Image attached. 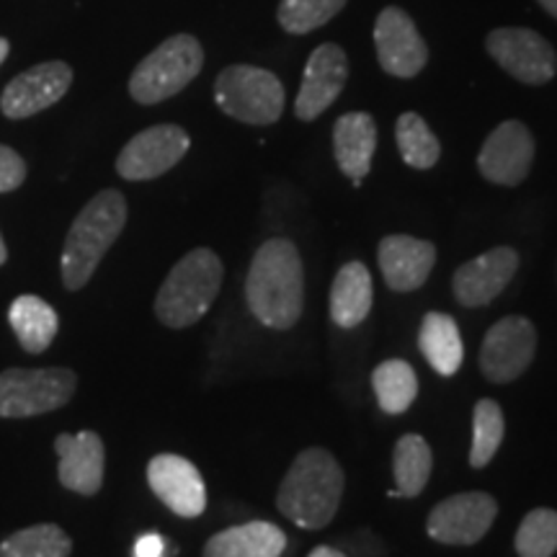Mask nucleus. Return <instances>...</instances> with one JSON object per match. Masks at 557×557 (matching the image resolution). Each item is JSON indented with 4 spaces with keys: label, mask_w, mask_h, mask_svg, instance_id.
Listing matches in <instances>:
<instances>
[{
    "label": "nucleus",
    "mask_w": 557,
    "mask_h": 557,
    "mask_svg": "<svg viewBox=\"0 0 557 557\" xmlns=\"http://www.w3.org/2000/svg\"><path fill=\"white\" fill-rule=\"evenodd\" d=\"M246 302L267 329H295L305 310V269L295 243L287 238L261 243L246 276Z\"/></svg>",
    "instance_id": "obj_1"
},
{
    "label": "nucleus",
    "mask_w": 557,
    "mask_h": 557,
    "mask_svg": "<svg viewBox=\"0 0 557 557\" xmlns=\"http://www.w3.org/2000/svg\"><path fill=\"white\" fill-rule=\"evenodd\" d=\"M344 470L323 447L299 451L276 493V508L302 529H323L336 519L344 496Z\"/></svg>",
    "instance_id": "obj_2"
},
{
    "label": "nucleus",
    "mask_w": 557,
    "mask_h": 557,
    "mask_svg": "<svg viewBox=\"0 0 557 557\" xmlns=\"http://www.w3.org/2000/svg\"><path fill=\"white\" fill-rule=\"evenodd\" d=\"M127 225V199L122 191H99L70 225L62 248V284L70 292H78L90 282L107 250L114 246Z\"/></svg>",
    "instance_id": "obj_3"
},
{
    "label": "nucleus",
    "mask_w": 557,
    "mask_h": 557,
    "mask_svg": "<svg viewBox=\"0 0 557 557\" xmlns=\"http://www.w3.org/2000/svg\"><path fill=\"white\" fill-rule=\"evenodd\" d=\"M220 256L209 248H194L181 259L156 297V315L169 329H189L207 315L222 289Z\"/></svg>",
    "instance_id": "obj_4"
},
{
    "label": "nucleus",
    "mask_w": 557,
    "mask_h": 557,
    "mask_svg": "<svg viewBox=\"0 0 557 557\" xmlns=\"http://www.w3.org/2000/svg\"><path fill=\"white\" fill-rule=\"evenodd\" d=\"M205 67V50L191 34H176L152 50L129 78V96L143 107H152L176 96Z\"/></svg>",
    "instance_id": "obj_5"
},
{
    "label": "nucleus",
    "mask_w": 557,
    "mask_h": 557,
    "mask_svg": "<svg viewBox=\"0 0 557 557\" xmlns=\"http://www.w3.org/2000/svg\"><path fill=\"white\" fill-rule=\"evenodd\" d=\"M214 101L227 116L253 127H267L282 120L284 94L282 81L271 70L256 65H230L214 81Z\"/></svg>",
    "instance_id": "obj_6"
},
{
    "label": "nucleus",
    "mask_w": 557,
    "mask_h": 557,
    "mask_svg": "<svg viewBox=\"0 0 557 557\" xmlns=\"http://www.w3.org/2000/svg\"><path fill=\"white\" fill-rule=\"evenodd\" d=\"M78 377L70 369H5L0 372V418H32L67 406Z\"/></svg>",
    "instance_id": "obj_7"
},
{
    "label": "nucleus",
    "mask_w": 557,
    "mask_h": 557,
    "mask_svg": "<svg viewBox=\"0 0 557 557\" xmlns=\"http://www.w3.org/2000/svg\"><path fill=\"white\" fill-rule=\"evenodd\" d=\"M537 354V329L524 315L500 318L480 346V372L493 385H506L527 372Z\"/></svg>",
    "instance_id": "obj_8"
},
{
    "label": "nucleus",
    "mask_w": 557,
    "mask_h": 557,
    "mask_svg": "<svg viewBox=\"0 0 557 557\" xmlns=\"http://www.w3.org/2000/svg\"><path fill=\"white\" fill-rule=\"evenodd\" d=\"M485 50L511 78L527 86H545L557 73V52L542 34L524 26H504L487 34Z\"/></svg>",
    "instance_id": "obj_9"
},
{
    "label": "nucleus",
    "mask_w": 557,
    "mask_h": 557,
    "mask_svg": "<svg viewBox=\"0 0 557 557\" xmlns=\"http://www.w3.org/2000/svg\"><path fill=\"white\" fill-rule=\"evenodd\" d=\"M498 517V500L491 493H457L431 508L426 519V532L431 540L442 545L468 547L475 545L487 534Z\"/></svg>",
    "instance_id": "obj_10"
},
{
    "label": "nucleus",
    "mask_w": 557,
    "mask_h": 557,
    "mask_svg": "<svg viewBox=\"0 0 557 557\" xmlns=\"http://www.w3.org/2000/svg\"><path fill=\"white\" fill-rule=\"evenodd\" d=\"M191 148V139L178 124H156L124 145L116 158V173L127 181H150L169 173Z\"/></svg>",
    "instance_id": "obj_11"
},
{
    "label": "nucleus",
    "mask_w": 557,
    "mask_h": 557,
    "mask_svg": "<svg viewBox=\"0 0 557 557\" xmlns=\"http://www.w3.org/2000/svg\"><path fill=\"white\" fill-rule=\"evenodd\" d=\"M374 47L380 67L395 78H416L429 62V47L413 18L398 5H387L374 21Z\"/></svg>",
    "instance_id": "obj_12"
},
{
    "label": "nucleus",
    "mask_w": 557,
    "mask_h": 557,
    "mask_svg": "<svg viewBox=\"0 0 557 557\" xmlns=\"http://www.w3.org/2000/svg\"><path fill=\"white\" fill-rule=\"evenodd\" d=\"M70 86H73V67L67 62H39L5 86L3 96H0V111L9 120H26V116L54 107L67 94Z\"/></svg>",
    "instance_id": "obj_13"
},
{
    "label": "nucleus",
    "mask_w": 557,
    "mask_h": 557,
    "mask_svg": "<svg viewBox=\"0 0 557 557\" xmlns=\"http://www.w3.org/2000/svg\"><path fill=\"white\" fill-rule=\"evenodd\" d=\"M534 163V137L527 124L508 120L485 139L478 156L480 176L498 186H519Z\"/></svg>",
    "instance_id": "obj_14"
},
{
    "label": "nucleus",
    "mask_w": 557,
    "mask_h": 557,
    "mask_svg": "<svg viewBox=\"0 0 557 557\" xmlns=\"http://www.w3.org/2000/svg\"><path fill=\"white\" fill-rule=\"evenodd\" d=\"M348 81V58L338 45L315 47L305 65L302 86L295 99V116L302 122H315L323 111H329L341 96Z\"/></svg>",
    "instance_id": "obj_15"
},
{
    "label": "nucleus",
    "mask_w": 557,
    "mask_h": 557,
    "mask_svg": "<svg viewBox=\"0 0 557 557\" xmlns=\"http://www.w3.org/2000/svg\"><path fill=\"white\" fill-rule=\"evenodd\" d=\"M150 491L181 519H197L207 508L205 478L191 459L158 455L148 465Z\"/></svg>",
    "instance_id": "obj_16"
},
{
    "label": "nucleus",
    "mask_w": 557,
    "mask_h": 557,
    "mask_svg": "<svg viewBox=\"0 0 557 557\" xmlns=\"http://www.w3.org/2000/svg\"><path fill=\"white\" fill-rule=\"evenodd\" d=\"M519 271V253L508 246H498L478 259L462 263L451 276V292L462 308H485L511 284Z\"/></svg>",
    "instance_id": "obj_17"
},
{
    "label": "nucleus",
    "mask_w": 557,
    "mask_h": 557,
    "mask_svg": "<svg viewBox=\"0 0 557 557\" xmlns=\"http://www.w3.org/2000/svg\"><path fill=\"white\" fill-rule=\"evenodd\" d=\"M58 451V475L67 491L81 496H96L103 485V470H107V449L96 431H81V434H60L54 438Z\"/></svg>",
    "instance_id": "obj_18"
},
{
    "label": "nucleus",
    "mask_w": 557,
    "mask_h": 557,
    "mask_svg": "<svg viewBox=\"0 0 557 557\" xmlns=\"http://www.w3.org/2000/svg\"><path fill=\"white\" fill-rule=\"evenodd\" d=\"M385 284L398 295L421 289L436 263V246L413 235H387L377 248Z\"/></svg>",
    "instance_id": "obj_19"
},
{
    "label": "nucleus",
    "mask_w": 557,
    "mask_h": 557,
    "mask_svg": "<svg viewBox=\"0 0 557 557\" xmlns=\"http://www.w3.org/2000/svg\"><path fill=\"white\" fill-rule=\"evenodd\" d=\"M377 150V122L367 111H348L333 124V156L344 176L361 184L372 171V158Z\"/></svg>",
    "instance_id": "obj_20"
},
{
    "label": "nucleus",
    "mask_w": 557,
    "mask_h": 557,
    "mask_svg": "<svg viewBox=\"0 0 557 557\" xmlns=\"http://www.w3.org/2000/svg\"><path fill=\"white\" fill-rule=\"evenodd\" d=\"M287 534L271 521H246L222 529L205 545V557H282Z\"/></svg>",
    "instance_id": "obj_21"
},
{
    "label": "nucleus",
    "mask_w": 557,
    "mask_h": 557,
    "mask_svg": "<svg viewBox=\"0 0 557 557\" xmlns=\"http://www.w3.org/2000/svg\"><path fill=\"white\" fill-rule=\"evenodd\" d=\"M374 289L372 274L361 261H348L333 278L331 287V320L338 329L351 331L372 312Z\"/></svg>",
    "instance_id": "obj_22"
},
{
    "label": "nucleus",
    "mask_w": 557,
    "mask_h": 557,
    "mask_svg": "<svg viewBox=\"0 0 557 557\" xmlns=\"http://www.w3.org/2000/svg\"><path fill=\"white\" fill-rule=\"evenodd\" d=\"M418 348L426 357L429 367L442 377H455L465 361L462 333L457 320L447 312H426L418 329Z\"/></svg>",
    "instance_id": "obj_23"
},
{
    "label": "nucleus",
    "mask_w": 557,
    "mask_h": 557,
    "mask_svg": "<svg viewBox=\"0 0 557 557\" xmlns=\"http://www.w3.org/2000/svg\"><path fill=\"white\" fill-rule=\"evenodd\" d=\"M431 470H434V451H431L426 438L418 434L400 436L393 449L395 487L387 493V496L418 498L429 483Z\"/></svg>",
    "instance_id": "obj_24"
},
{
    "label": "nucleus",
    "mask_w": 557,
    "mask_h": 557,
    "mask_svg": "<svg viewBox=\"0 0 557 557\" xmlns=\"http://www.w3.org/2000/svg\"><path fill=\"white\" fill-rule=\"evenodd\" d=\"M9 320L18 344L29 354H41L45 348H50L60 329L58 312L52 310V305L34 295H21L13 299Z\"/></svg>",
    "instance_id": "obj_25"
},
{
    "label": "nucleus",
    "mask_w": 557,
    "mask_h": 557,
    "mask_svg": "<svg viewBox=\"0 0 557 557\" xmlns=\"http://www.w3.org/2000/svg\"><path fill=\"white\" fill-rule=\"evenodd\" d=\"M372 387L377 395L382 413L400 416L413 406L418 398V374L403 359H387L374 367Z\"/></svg>",
    "instance_id": "obj_26"
},
{
    "label": "nucleus",
    "mask_w": 557,
    "mask_h": 557,
    "mask_svg": "<svg viewBox=\"0 0 557 557\" xmlns=\"http://www.w3.org/2000/svg\"><path fill=\"white\" fill-rule=\"evenodd\" d=\"M395 139H398V150L406 165L416 171H429L434 169L442 158V143L431 132V127L416 111H406L398 116L395 124Z\"/></svg>",
    "instance_id": "obj_27"
},
{
    "label": "nucleus",
    "mask_w": 557,
    "mask_h": 557,
    "mask_svg": "<svg viewBox=\"0 0 557 557\" xmlns=\"http://www.w3.org/2000/svg\"><path fill=\"white\" fill-rule=\"evenodd\" d=\"M506 421L504 410L496 400L483 398L475 403L472 410V449H470V465L475 470H483L496 457V451L504 444Z\"/></svg>",
    "instance_id": "obj_28"
},
{
    "label": "nucleus",
    "mask_w": 557,
    "mask_h": 557,
    "mask_svg": "<svg viewBox=\"0 0 557 557\" xmlns=\"http://www.w3.org/2000/svg\"><path fill=\"white\" fill-rule=\"evenodd\" d=\"M73 540L58 524H37L0 542V557H70Z\"/></svg>",
    "instance_id": "obj_29"
},
{
    "label": "nucleus",
    "mask_w": 557,
    "mask_h": 557,
    "mask_svg": "<svg viewBox=\"0 0 557 557\" xmlns=\"http://www.w3.org/2000/svg\"><path fill=\"white\" fill-rule=\"evenodd\" d=\"M346 0H282L276 18L287 34H310L344 11Z\"/></svg>",
    "instance_id": "obj_30"
},
{
    "label": "nucleus",
    "mask_w": 557,
    "mask_h": 557,
    "mask_svg": "<svg viewBox=\"0 0 557 557\" xmlns=\"http://www.w3.org/2000/svg\"><path fill=\"white\" fill-rule=\"evenodd\" d=\"M519 557H553L557 553V511L534 508L521 521L517 532Z\"/></svg>",
    "instance_id": "obj_31"
},
{
    "label": "nucleus",
    "mask_w": 557,
    "mask_h": 557,
    "mask_svg": "<svg viewBox=\"0 0 557 557\" xmlns=\"http://www.w3.org/2000/svg\"><path fill=\"white\" fill-rule=\"evenodd\" d=\"M26 178V163L9 145H0V194L18 189Z\"/></svg>",
    "instance_id": "obj_32"
},
{
    "label": "nucleus",
    "mask_w": 557,
    "mask_h": 557,
    "mask_svg": "<svg viewBox=\"0 0 557 557\" xmlns=\"http://www.w3.org/2000/svg\"><path fill=\"white\" fill-rule=\"evenodd\" d=\"M165 540L160 534H143L135 545V557H163Z\"/></svg>",
    "instance_id": "obj_33"
},
{
    "label": "nucleus",
    "mask_w": 557,
    "mask_h": 557,
    "mask_svg": "<svg viewBox=\"0 0 557 557\" xmlns=\"http://www.w3.org/2000/svg\"><path fill=\"white\" fill-rule=\"evenodd\" d=\"M308 557H348L346 553H341L338 547H329V545H320L312 549V553Z\"/></svg>",
    "instance_id": "obj_34"
},
{
    "label": "nucleus",
    "mask_w": 557,
    "mask_h": 557,
    "mask_svg": "<svg viewBox=\"0 0 557 557\" xmlns=\"http://www.w3.org/2000/svg\"><path fill=\"white\" fill-rule=\"evenodd\" d=\"M537 3L549 13V16L557 18V0H537Z\"/></svg>",
    "instance_id": "obj_35"
},
{
    "label": "nucleus",
    "mask_w": 557,
    "mask_h": 557,
    "mask_svg": "<svg viewBox=\"0 0 557 557\" xmlns=\"http://www.w3.org/2000/svg\"><path fill=\"white\" fill-rule=\"evenodd\" d=\"M9 52H11V45H9V39H3V37H0V65H3L5 58H9Z\"/></svg>",
    "instance_id": "obj_36"
},
{
    "label": "nucleus",
    "mask_w": 557,
    "mask_h": 557,
    "mask_svg": "<svg viewBox=\"0 0 557 557\" xmlns=\"http://www.w3.org/2000/svg\"><path fill=\"white\" fill-rule=\"evenodd\" d=\"M5 259H9V250H5V243H3V235H0V267H3Z\"/></svg>",
    "instance_id": "obj_37"
}]
</instances>
